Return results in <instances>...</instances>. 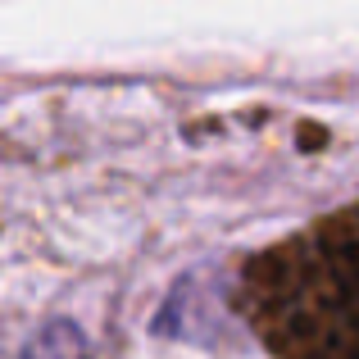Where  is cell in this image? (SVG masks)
I'll list each match as a JSON object with an SVG mask.
<instances>
[{"label":"cell","mask_w":359,"mask_h":359,"mask_svg":"<svg viewBox=\"0 0 359 359\" xmlns=\"http://www.w3.org/2000/svg\"><path fill=\"white\" fill-rule=\"evenodd\" d=\"M241 314L273 359H359V201L255 250Z\"/></svg>","instance_id":"obj_1"},{"label":"cell","mask_w":359,"mask_h":359,"mask_svg":"<svg viewBox=\"0 0 359 359\" xmlns=\"http://www.w3.org/2000/svg\"><path fill=\"white\" fill-rule=\"evenodd\" d=\"M18 359H91V351H87V337L73 323H50L27 341V351Z\"/></svg>","instance_id":"obj_2"}]
</instances>
